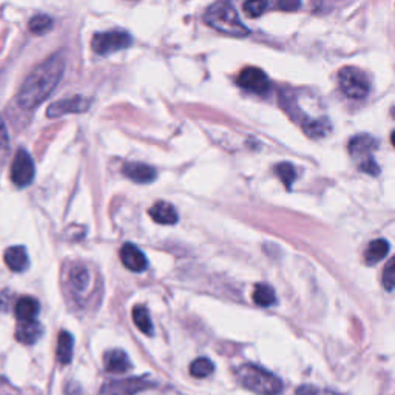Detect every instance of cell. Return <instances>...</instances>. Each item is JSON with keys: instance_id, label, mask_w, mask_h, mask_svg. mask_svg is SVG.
I'll return each instance as SVG.
<instances>
[{"instance_id": "1", "label": "cell", "mask_w": 395, "mask_h": 395, "mask_svg": "<svg viewBox=\"0 0 395 395\" xmlns=\"http://www.w3.org/2000/svg\"><path fill=\"white\" fill-rule=\"evenodd\" d=\"M65 70V59L62 54H54L45 62L37 65L22 83L18 95V102L25 110L37 107L61 81Z\"/></svg>"}, {"instance_id": "2", "label": "cell", "mask_w": 395, "mask_h": 395, "mask_svg": "<svg viewBox=\"0 0 395 395\" xmlns=\"http://www.w3.org/2000/svg\"><path fill=\"white\" fill-rule=\"evenodd\" d=\"M204 20L216 31L233 37H246L250 33L246 25L241 22L237 10L229 2H215L210 5L204 13Z\"/></svg>"}, {"instance_id": "3", "label": "cell", "mask_w": 395, "mask_h": 395, "mask_svg": "<svg viewBox=\"0 0 395 395\" xmlns=\"http://www.w3.org/2000/svg\"><path fill=\"white\" fill-rule=\"evenodd\" d=\"M237 377L246 389L259 395H278L283 391V382L278 377L255 365H242Z\"/></svg>"}, {"instance_id": "4", "label": "cell", "mask_w": 395, "mask_h": 395, "mask_svg": "<svg viewBox=\"0 0 395 395\" xmlns=\"http://www.w3.org/2000/svg\"><path fill=\"white\" fill-rule=\"evenodd\" d=\"M375 147L377 142L369 134H360V136H355L349 142V153L357 161L358 169L374 176L380 173V167L375 164L372 156Z\"/></svg>"}, {"instance_id": "5", "label": "cell", "mask_w": 395, "mask_h": 395, "mask_svg": "<svg viewBox=\"0 0 395 395\" xmlns=\"http://www.w3.org/2000/svg\"><path fill=\"white\" fill-rule=\"evenodd\" d=\"M338 86L350 99H363L369 93V81L366 74L355 66H344L338 73Z\"/></svg>"}, {"instance_id": "6", "label": "cell", "mask_w": 395, "mask_h": 395, "mask_svg": "<svg viewBox=\"0 0 395 395\" xmlns=\"http://www.w3.org/2000/svg\"><path fill=\"white\" fill-rule=\"evenodd\" d=\"M131 45V36L127 31L112 30L105 33H98L91 40V48L99 56H108Z\"/></svg>"}, {"instance_id": "7", "label": "cell", "mask_w": 395, "mask_h": 395, "mask_svg": "<svg viewBox=\"0 0 395 395\" xmlns=\"http://www.w3.org/2000/svg\"><path fill=\"white\" fill-rule=\"evenodd\" d=\"M11 179L20 189L30 186L33 179H35V163H33L28 151L19 150L14 155L11 165Z\"/></svg>"}, {"instance_id": "8", "label": "cell", "mask_w": 395, "mask_h": 395, "mask_svg": "<svg viewBox=\"0 0 395 395\" xmlns=\"http://www.w3.org/2000/svg\"><path fill=\"white\" fill-rule=\"evenodd\" d=\"M237 82L241 88L257 95H266L271 90V81H269L267 74L263 70L257 69V66H247V69L242 70Z\"/></svg>"}, {"instance_id": "9", "label": "cell", "mask_w": 395, "mask_h": 395, "mask_svg": "<svg viewBox=\"0 0 395 395\" xmlns=\"http://www.w3.org/2000/svg\"><path fill=\"white\" fill-rule=\"evenodd\" d=\"M90 107V100L83 98H70L62 99L59 102H54L48 107V116L49 117H59L66 113H82Z\"/></svg>"}, {"instance_id": "10", "label": "cell", "mask_w": 395, "mask_h": 395, "mask_svg": "<svg viewBox=\"0 0 395 395\" xmlns=\"http://www.w3.org/2000/svg\"><path fill=\"white\" fill-rule=\"evenodd\" d=\"M147 383L141 378H130V380L110 382L102 386V395H134L144 391Z\"/></svg>"}, {"instance_id": "11", "label": "cell", "mask_w": 395, "mask_h": 395, "mask_svg": "<svg viewBox=\"0 0 395 395\" xmlns=\"http://www.w3.org/2000/svg\"><path fill=\"white\" fill-rule=\"evenodd\" d=\"M121 261L131 272H144L148 266L146 255L136 246L129 244V242L121 249Z\"/></svg>"}, {"instance_id": "12", "label": "cell", "mask_w": 395, "mask_h": 395, "mask_svg": "<svg viewBox=\"0 0 395 395\" xmlns=\"http://www.w3.org/2000/svg\"><path fill=\"white\" fill-rule=\"evenodd\" d=\"M148 215L155 223L163 225H173L178 223L179 218L176 208L170 203H165V201H159V203L151 206L148 210Z\"/></svg>"}, {"instance_id": "13", "label": "cell", "mask_w": 395, "mask_h": 395, "mask_svg": "<svg viewBox=\"0 0 395 395\" xmlns=\"http://www.w3.org/2000/svg\"><path fill=\"white\" fill-rule=\"evenodd\" d=\"M5 264L11 269L13 272H25L30 266L28 254L22 246L8 247L4 254Z\"/></svg>"}, {"instance_id": "14", "label": "cell", "mask_w": 395, "mask_h": 395, "mask_svg": "<svg viewBox=\"0 0 395 395\" xmlns=\"http://www.w3.org/2000/svg\"><path fill=\"white\" fill-rule=\"evenodd\" d=\"M124 173L131 181L141 184H148L156 178V170L153 167L142 163H127L124 165Z\"/></svg>"}, {"instance_id": "15", "label": "cell", "mask_w": 395, "mask_h": 395, "mask_svg": "<svg viewBox=\"0 0 395 395\" xmlns=\"http://www.w3.org/2000/svg\"><path fill=\"white\" fill-rule=\"evenodd\" d=\"M40 312V305L36 298L22 297L16 302L14 314L19 322H33Z\"/></svg>"}, {"instance_id": "16", "label": "cell", "mask_w": 395, "mask_h": 395, "mask_svg": "<svg viewBox=\"0 0 395 395\" xmlns=\"http://www.w3.org/2000/svg\"><path fill=\"white\" fill-rule=\"evenodd\" d=\"M104 365H105L107 372H110V374H124V372H127L131 366L127 354L119 349L107 352L104 357Z\"/></svg>"}, {"instance_id": "17", "label": "cell", "mask_w": 395, "mask_h": 395, "mask_svg": "<svg viewBox=\"0 0 395 395\" xmlns=\"http://www.w3.org/2000/svg\"><path fill=\"white\" fill-rule=\"evenodd\" d=\"M44 329L39 322H19L18 327H16V340L23 344H33L36 343Z\"/></svg>"}, {"instance_id": "18", "label": "cell", "mask_w": 395, "mask_h": 395, "mask_svg": "<svg viewBox=\"0 0 395 395\" xmlns=\"http://www.w3.org/2000/svg\"><path fill=\"white\" fill-rule=\"evenodd\" d=\"M389 252V242L386 240L378 238L375 241H372L371 244L367 246L366 252H365V259L367 264H377L380 263L382 259H384V257L388 255Z\"/></svg>"}, {"instance_id": "19", "label": "cell", "mask_w": 395, "mask_h": 395, "mask_svg": "<svg viewBox=\"0 0 395 395\" xmlns=\"http://www.w3.org/2000/svg\"><path fill=\"white\" fill-rule=\"evenodd\" d=\"M73 346H74V340L71 337V334L62 331L59 334V340H57V360L61 365H69L73 357Z\"/></svg>"}, {"instance_id": "20", "label": "cell", "mask_w": 395, "mask_h": 395, "mask_svg": "<svg viewBox=\"0 0 395 395\" xmlns=\"http://www.w3.org/2000/svg\"><path fill=\"white\" fill-rule=\"evenodd\" d=\"M90 285V273L82 264L74 266L70 271V288L76 293H82L88 289Z\"/></svg>"}, {"instance_id": "21", "label": "cell", "mask_w": 395, "mask_h": 395, "mask_svg": "<svg viewBox=\"0 0 395 395\" xmlns=\"http://www.w3.org/2000/svg\"><path fill=\"white\" fill-rule=\"evenodd\" d=\"M254 301L261 307L272 306L276 301L275 290L267 284H257L254 289Z\"/></svg>"}, {"instance_id": "22", "label": "cell", "mask_w": 395, "mask_h": 395, "mask_svg": "<svg viewBox=\"0 0 395 395\" xmlns=\"http://www.w3.org/2000/svg\"><path fill=\"white\" fill-rule=\"evenodd\" d=\"M133 322L138 326V329L141 332H144L146 335L153 334V324H151L148 310L144 306H136L133 309Z\"/></svg>"}, {"instance_id": "23", "label": "cell", "mask_w": 395, "mask_h": 395, "mask_svg": "<svg viewBox=\"0 0 395 395\" xmlns=\"http://www.w3.org/2000/svg\"><path fill=\"white\" fill-rule=\"evenodd\" d=\"M213 371H215L213 363H212V361H210L208 358H204V357L196 358V360L193 361V363L190 365V374H191L193 377H196V378L208 377Z\"/></svg>"}, {"instance_id": "24", "label": "cell", "mask_w": 395, "mask_h": 395, "mask_svg": "<svg viewBox=\"0 0 395 395\" xmlns=\"http://www.w3.org/2000/svg\"><path fill=\"white\" fill-rule=\"evenodd\" d=\"M28 28L35 35H45V33L53 28V20L47 14H37L30 20Z\"/></svg>"}, {"instance_id": "25", "label": "cell", "mask_w": 395, "mask_h": 395, "mask_svg": "<svg viewBox=\"0 0 395 395\" xmlns=\"http://www.w3.org/2000/svg\"><path fill=\"white\" fill-rule=\"evenodd\" d=\"M275 172H276V175H278V178L283 181L284 186L290 189L293 181H295V178H297L295 167L289 163H281L275 167Z\"/></svg>"}, {"instance_id": "26", "label": "cell", "mask_w": 395, "mask_h": 395, "mask_svg": "<svg viewBox=\"0 0 395 395\" xmlns=\"http://www.w3.org/2000/svg\"><path fill=\"white\" fill-rule=\"evenodd\" d=\"M382 283L386 290H395V258L384 266Z\"/></svg>"}, {"instance_id": "27", "label": "cell", "mask_w": 395, "mask_h": 395, "mask_svg": "<svg viewBox=\"0 0 395 395\" xmlns=\"http://www.w3.org/2000/svg\"><path fill=\"white\" fill-rule=\"evenodd\" d=\"M267 6L269 4L263 2V0H250V2L244 4V11L249 18H259L266 11Z\"/></svg>"}, {"instance_id": "28", "label": "cell", "mask_w": 395, "mask_h": 395, "mask_svg": "<svg viewBox=\"0 0 395 395\" xmlns=\"http://www.w3.org/2000/svg\"><path fill=\"white\" fill-rule=\"evenodd\" d=\"M8 147H10V138H8L6 125H5L2 117H0V155L5 153Z\"/></svg>"}, {"instance_id": "29", "label": "cell", "mask_w": 395, "mask_h": 395, "mask_svg": "<svg viewBox=\"0 0 395 395\" xmlns=\"http://www.w3.org/2000/svg\"><path fill=\"white\" fill-rule=\"evenodd\" d=\"M318 394L320 392H318V389L314 388V386H300L295 392V395H318Z\"/></svg>"}, {"instance_id": "30", "label": "cell", "mask_w": 395, "mask_h": 395, "mask_svg": "<svg viewBox=\"0 0 395 395\" xmlns=\"http://www.w3.org/2000/svg\"><path fill=\"white\" fill-rule=\"evenodd\" d=\"M278 6L283 8V10H297V8H300V4L298 2H293V4L284 2V4H280Z\"/></svg>"}, {"instance_id": "31", "label": "cell", "mask_w": 395, "mask_h": 395, "mask_svg": "<svg viewBox=\"0 0 395 395\" xmlns=\"http://www.w3.org/2000/svg\"><path fill=\"white\" fill-rule=\"evenodd\" d=\"M391 142H392V146L395 147V131L392 133V136H391Z\"/></svg>"}, {"instance_id": "32", "label": "cell", "mask_w": 395, "mask_h": 395, "mask_svg": "<svg viewBox=\"0 0 395 395\" xmlns=\"http://www.w3.org/2000/svg\"><path fill=\"white\" fill-rule=\"evenodd\" d=\"M318 395H334L332 392H329V391H324V392H320Z\"/></svg>"}, {"instance_id": "33", "label": "cell", "mask_w": 395, "mask_h": 395, "mask_svg": "<svg viewBox=\"0 0 395 395\" xmlns=\"http://www.w3.org/2000/svg\"><path fill=\"white\" fill-rule=\"evenodd\" d=\"M392 114H394V117H395V108H394V110H392Z\"/></svg>"}]
</instances>
